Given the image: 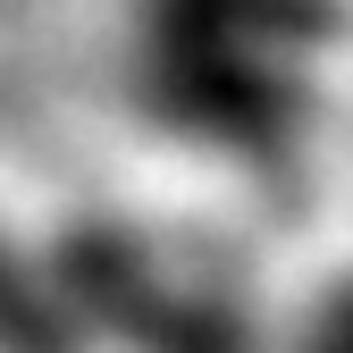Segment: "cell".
Here are the masks:
<instances>
[{"label":"cell","mask_w":353,"mask_h":353,"mask_svg":"<svg viewBox=\"0 0 353 353\" xmlns=\"http://www.w3.org/2000/svg\"><path fill=\"white\" fill-rule=\"evenodd\" d=\"M328 0H143L135 93L228 160H278L303 126V51Z\"/></svg>","instance_id":"6da1fadb"}]
</instances>
